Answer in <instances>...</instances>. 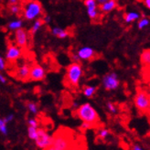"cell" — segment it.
<instances>
[{
  "mask_svg": "<svg viewBox=\"0 0 150 150\" xmlns=\"http://www.w3.org/2000/svg\"><path fill=\"white\" fill-rule=\"evenodd\" d=\"M50 146L56 150H72L73 138L68 130H59L52 137Z\"/></svg>",
  "mask_w": 150,
  "mask_h": 150,
  "instance_id": "cell-1",
  "label": "cell"
},
{
  "mask_svg": "<svg viewBox=\"0 0 150 150\" xmlns=\"http://www.w3.org/2000/svg\"><path fill=\"white\" fill-rule=\"evenodd\" d=\"M20 6L22 16L28 21L39 18L43 13L42 5L38 0H26Z\"/></svg>",
  "mask_w": 150,
  "mask_h": 150,
  "instance_id": "cell-2",
  "label": "cell"
},
{
  "mask_svg": "<svg viewBox=\"0 0 150 150\" xmlns=\"http://www.w3.org/2000/svg\"><path fill=\"white\" fill-rule=\"evenodd\" d=\"M77 116L82 122H85L94 127L99 123V115L96 110L89 103H85L80 105L77 109Z\"/></svg>",
  "mask_w": 150,
  "mask_h": 150,
  "instance_id": "cell-3",
  "label": "cell"
},
{
  "mask_svg": "<svg viewBox=\"0 0 150 150\" xmlns=\"http://www.w3.org/2000/svg\"><path fill=\"white\" fill-rule=\"evenodd\" d=\"M82 75H83V70L81 65L79 62H72L67 67L65 79L70 86L76 87L79 85Z\"/></svg>",
  "mask_w": 150,
  "mask_h": 150,
  "instance_id": "cell-4",
  "label": "cell"
},
{
  "mask_svg": "<svg viewBox=\"0 0 150 150\" xmlns=\"http://www.w3.org/2000/svg\"><path fill=\"white\" fill-rule=\"evenodd\" d=\"M134 103L140 112H146L150 108V95L144 91H139L134 95Z\"/></svg>",
  "mask_w": 150,
  "mask_h": 150,
  "instance_id": "cell-5",
  "label": "cell"
},
{
  "mask_svg": "<svg viewBox=\"0 0 150 150\" xmlns=\"http://www.w3.org/2000/svg\"><path fill=\"white\" fill-rule=\"evenodd\" d=\"M102 83L106 91H114L119 87L120 80L115 72H109L103 76Z\"/></svg>",
  "mask_w": 150,
  "mask_h": 150,
  "instance_id": "cell-6",
  "label": "cell"
},
{
  "mask_svg": "<svg viewBox=\"0 0 150 150\" xmlns=\"http://www.w3.org/2000/svg\"><path fill=\"white\" fill-rule=\"evenodd\" d=\"M52 137L43 128H38V136L34 140L38 147L45 149L50 146Z\"/></svg>",
  "mask_w": 150,
  "mask_h": 150,
  "instance_id": "cell-7",
  "label": "cell"
},
{
  "mask_svg": "<svg viewBox=\"0 0 150 150\" xmlns=\"http://www.w3.org/2000/svg\"><path fill=\"white\" fill-rule=\"evenodd\" d=\"M46 77V71L44 68L40 64H34L30 66V72H29V80L33 81H40Z\"/></svg>",
  "mask_w": 150,
  "mask_h": 150,
  "instance_id": "cell-8",
  "label": "cell"
},
{
  "mask_svg": "<svg viewBox=\"0 0 150 150\" xmlns=\"http://www.w3.org/2000/svg\"><path fill=\"white\" fill-rule=\"evenodd\" d=\"M76 54H77L80 61L88 62V61H92L93 59L95 58L96 52L93 48L84 46V47H81L76 51Z\"/></svg>",
  "mask_w": 150,
  "mask_h": 150,
  "instance_id": "cell-9",
  "label": "cell"
},
{
  "mask_svg": "<svg viewBox=\"0 0 150 150\" xmlns=\"http://www.w3.org/2000/svg\"><path fill=\"white\" fill-rule=\"evenodd\" d=\"M84 6L87 10V15L90 19L95 20L99 17L98 4L96 0H84Z\"/></svg>",
  "mask_w": 150,
  "mask_h": 150,
  "instance_id": "cell-10",
  "label": "cell"
},
{
  "mask_svg": "<svg viewBox=\"0 0 150 150\" xmlns=\"http://www.w3.org/2000/svg\"><path fill=\"white\" fill-rule=\"evenodd\" d=\"M14 40L15 43L19 48H25L27 47L28 42V34L27 30L24 28H20L18 30H16L14 33Z\"/></svg>",
  "mask_w": 150,
  "mask_h": 150,
  "instance_id": "cell-11",
  "label": "cell"
},
{
  "mask_svg": "<svg viewBox=\"0 0 150 150\" xmlns=\"http://www.w3.org/2000/svg\"><path fill=\"white\" fill-rule=\"evenodd\" d=\"M22 56V49L17 45H9L6 50V59L8 62H15Z\"/></svg>",
  "mask_w": 150,
  "mask_h": 150,
  "instance_id": "cell-12",
  "label": "cell"
},
{
  "mask_svg": "<svg viewBox=\"0 0 150 150\" xmlns=\"http://www.w3.org/2000/svg\"><path fill=\"white\" fill-rule=\"evenodd\" d=\"M29 72H30V65L28 63H24L18 68L16 71V76L20 81H26L29 80Z\"/></svg>",
  "mask_w": 150,
  "mask_h": 150,
  "instance_id": "cell-13",
  "label": "cell"
},
{
  "mask_svg": "<svg viewBox=\"0 0 150 150\" xmlns=\"http://www.w3.org/2000/svg\"><path fill=\"white\" fill-rule=\"evenodd\" d=\"M140 62L143 69L150 71V49H146L141 52Z\"/></svg>",
  "mask_w": 150,
  "mask_h": 150,
  "instance_id": "cell-14",
  "label": "cell"
},
{
  "mask_svg": "<svg viewBox=\"0 0 150 150\" xmlns=\"http://www.w3.org/2000/svg\"><path fill=\"white\" fill-rule=\"evenodd\" d=\"M117 6V2L116 0H109V1L100 5V11L102 13L107 14L115 10Z\"/></svg>",
  "mask_w": 150,
  "mask_h": 150,
  "instance_id": "cell-15",
  "label": "cell"
},
{
  "mask_svg": "<svg viewBox=\"0 0 150 150\" xmlns=\"http://www.w3.org/2000/svg\"><path fill=\"white\" fill-rule=\"evenodd\" d=\"M51 34L54 37L58 38V39L64 40L66 38H68L70 33L69 31L65 28H62L61 27H54L51 28Z\"/></svg>",
  "mask_w": 150,
  "mask_h": 150,
  "instance_id": "cell-16",
  "label": "cell"
},
{
  "mask_svg": "<svg viewBox=\"0 0 150 150\" xmlns=\"http://www.w3.org/2000/svg\"><path fill=\"white\" fill-rule=\"evenodd\" d=\"M23 20L20 19V18H16V19H13L11 21H9L7 23V28L9 29L11 31H16L18 30L20 28H23Z\"/></svg>",
  "mask_w": 150,
  "mask_h": 150,
  "instance_id": "cell-17",
  "label": "cell"
},
{
  "mask_svg": "<svg viewBox=\"0 0 150 150\" xmlns=\"http://www.w3.org/2000/svg\"><path fill=\"white\" fill-rule=\"evenodd\" d=\"M140 18V14L137 11H130L124 14V20L126 23H132Z\"/></svg>",
  "mask_w": 150,
  "mask_h": 150,
  "instance_id": "cell-18",
  "label": "cell"
},
{
  "mask_svg": "<svg viewBox=\"0 0 150 150\" xmlns=\"http://www.w3.org/2000/svg\"><path fill=\"white\" fill-rule=\"evenodd\" d=\"M97 88L95 86L93 85H87L83 87V90H82V93L87 98H92V97L95 94Z\"/></svg>",
  "mask_w": 150,
  "mask_h": 150,
  "instance_id": "cell-19",
  "label": "cell"
},
{
  "mask_svg": "<svg viewBox=\"0 0 150 150\" xmlns=\"http://www.w3.org/2000/svg\"><path fill=\"white\" fill-rule=\"evenodd\" d=\"M33 21L34 22L32 23V26H31V28H30V32L32 34H36L38 31L40 30V28L44 25V22H43L42 18H37V19H35Z\"/></svg>",
  "mask_w": 150,
  "mask_h": 150,
  "instance_id": "cell-20",
  "label": "cell"
},
{
  "mask_svg": "<svg viewBox=\"0 0 150 150\" xmlns=\"http://www.w3.org/2000/svg\"><path fill=\"white\" fill-rule=\"evenodd\" d=\"M27 107L29 112H31L33 115H37L38 112H39V107H38V104L34 102H29L27 104Z\"/></svg>",
  "mask_w": 150,
  "mask_h": 150,
  "instance_id": "cell-21",
  "label": "cell"
},
{
  "mask_svg": "<svg viewBox=\"0 0 150 150\" xmlns=\"http://www.w3.org/2000/svg\"><path fill=\"white\" fill-rule=\"evenodd\" d=\"M149 23H150L149 19L147 18L144 17V18H140L138 20V22H137V28L139 29H143V28H146L149 25Z\"/></svg>",
  "mask_w": 150,
  "mask_h": 150,
  "instance_id": "cell-22",
  "label": "cell"
},
{
  "mask_svg": "<svg viewBox=\"0 0 150 150\" xmlns=\"http://www.w3.org/2000/svg\"><path fill=\"white\" fill-rule=\"evenodd\" d=\"M28 136L31 140H35L37 136H38V128H35V127H31L28 126Z\"/></svg>",
  "mask_w": 150,
  "mask_h": 150,
  "instance_id": "cell-23",
  "label": "cell"
},
{
  "mask_svg": "<svg viewBox=\"0 0 150 150\" xmlns=\"http://www.w3.org/2000/svg\"><path fill=\"white\" fill-rule=\"evenodd\" d=\"M9 12L13 15H18L21 13V6L18 4H12L9 6Z\"/></svg>",
  "mask_w": 150,
  "mask_h": 150,
  "instance_id": "cell-24",
  "label": "cell"
},
{
  "mask_svg": "<svg viewBox=\"0 0 150 150\" xmlns=\"http://www.w3.org/2000/svg\"><path fill=\"white\" fill-rule=\"evenodd\" d=\"M0 133L3 134L4 136H6L7 133H8V130H7V127H6V123L2 118H0Z\"/></svg>",
  "mask_w": 150,
  "mask_h": 150,
  "instance_id": "cell-25",
  "label": "cell"
},
{
  "mask_svg": "<svg viewBox=\"0 0 150 150\" xmlns=\"http://www.w3.org/2000/svg\"><path fill=\"white\" fill-rule=\"evenodd\" d=\"M109 130L106 129V128H101L99 131H98V137L102 139H104V138H106L108 136H109Z\"/></svg>",
  "mask_w": 150,
  "mask_h": 150,
  "instance_id": "cell-26",
  "label": "cell"
},
{
  "mask_svg": "<svg viewBox=\"0 0 150 150\" xmlns=\"http://www.w3.org/2000/svg\"><path fill=\"white\" fill-rule=\"evenodd\" d=\"M106 106H107L108 111L110 112H112V114H116V112H117V107L115 106V103H112L111 102H108L107 104H106Z\"/></svg>",
  "mask_w": 150,
  "mask_h": 150,
  "instance_id": "cell-27",
  "label": "cell"
},
{
  "mask_svg": "<svg viewBox=\"0 0 150 150\" xmlns=\"http://www.w3.org/2000/svg\"><path fill=\"white\" fill-rule=\"evenodd\" d=\"M28 126L35 127V128H39V122H38V120L35 119V118H30V119H28Z\"/></svg>",
  "mask_w": 150,
  "mask_h": 150,
  "instance_id": "cell-28",
  "label": "cell"
},
{
  "mask_svg": "<svg viewBox=\"0 0 150 150\" xmlns=\"http://www.w3.org/2000/svg\"><path fill=\"white\" fill-rule=\"evenodd\" d=\"M6 68V59L0 55V71H5Z\"/></svg>",
  "mask_w": 150,
  "mask_h": 150,
  "instance_id": "cell-29",
  "label": "cell"
},
{
  "mask_svg": "<svg viewBox=\"0 0 150 150\" xmlns=\"http://www.w3.org/2000/svg\"><path fill=\"white\" fill-rule=\"evenodd\" d=\"M92 125L88 124V123H85V122H82V124L81 125V128L82 130H87V129H91L92 128Z\"/></svg>",
  "mask_w": 150,
  "mask_h": 150,
  "instance_id": "cell-30",
  "label": "cell"
},
{
  "mask_svg": "<svg viewBox=\"0 0 150 150\" xmlns=\"http://www.w3.org/2000/svg\"><path fill=\"white\" fill-rule=\"evenodd\" d=\"M4 120H5V122H6V123H9V122H12L13 120H14V115H13V114H10V115H8L6 116V117L4 118Z\"/></svg>",
  "mask_w": 150,
  "mask_h": 150,
  "instance_id": "cell-31",
  "label": "cell"
},
{
  "mask_svg": "<svg viewBox=\"0 0 150 150\" xmlns=\"http://www.w3.org/2000/svg\"><path fill=\"white\" fill-rule=\"evenodd\" d=\"M71 59H72V62H80V59H79V58H78V56L76 54V52L71 54Z\"/></svg>",
  "mask_w": 150,
  "mask_h": 150,
  "instance_id": "cell-32",
  "label": "cell"
},
{
  "mask_svg": "<svg viewBox=\"0 0 150 150\" xmlns=\"http://www.w3.org/2000/svg\"><path fill=\"white\" fill-rule=\"evenodd\" d=\"M42 20H43V22H44V24H49V23H50L51 18H50V16H45V17L42 18Z\"/></svg>",
  "mask_w": 150,
  "mask_h": 150,
  "instance_id": "cell-33",
  "label": "cell"
},
{
  "mask_svg": "<svg viewBox=\"0 0 150 150\" xmlns=\"http://www.w3.org/2000/svg\"><path fill=\"white\" fill-rule=\"evenodd\" d=\"M0 82H1L2 84H6V78L4 76L2 73H0Z\"/></svg>",
  "mask_w": 150,
  "mask_h": 150,
  "instance_id": "cell-34",
  "label": "cell"
},
{
  "mask_svg": "<svg viewBox=\"0 0 150 150\" xmlns=\"http://www.w3.org/2000/svg\"><path fill=\"white\" fill-rule=\"evenodd\" d=\"M142 2H143L144 6L146 7V8H148L150 10V0H142Z\"/></svg>",
  "mask_w": 150,
  "mask_h": 150,
  "instance_id": "cell-35",
  "label": "cell"
},
{
  "mask_svg": "<svg viewBox=\"0 0 150 150\" xmlns=\"http://www.w3.org/2000/svg\"><path fill=\"white\" fill-rule=\"evenodd\" d=\"M132 150H144V149L142 148L140 146H138V145H134V146H133Z\"/></svg>",
  "mask_w": 150,
  "mask_h": 150,
  "instance_id": "cell-36",
  "label": "cell"
},
{
  "mask_svg": "<svg viewBox=\"0 0 150 150\" xmlns=\"http://www.w3.org/2000/svg\"><path fill=\"white\" fill-rule=\"evenodd\" d=\"M107 1H109V0H96V2H97V4H98V5H102L103 3L107 2Z\"/></svg>",
  "mask_w": 150,
  "mask_h": 150,
  "instance_id": "cell-37",
  "label": "cell"
},
{
  "mask_svg": "<svg viewBox=\"0 0 150 150\" xmlns=\"http://www.w3.org/2000/svg\"><path fill=\"white\" fill-rule=\"evenodd\" d=\"M7 1H8V3L10 5H12V4H18V0H7Z\"/></svg>",
  "mask_w": 150,
  "mask_h": 150,
  "instance_id": "cell-38",
  "label": "cell"
},
{
  "mask_svg": "<svg viewBox=\"0 0 150 150\" xmlns=\"http://www.w3.org/2000/svg\"><path fill=\"white\" fill-rule=\"evenodd\" d=\"M43 150H56V149H54L53 147H51V146H50L49 147H47V148H45V149H43Z\"/></svg>",
  "mask_w": 150,
  "mask_h": 150,
  "instance_id": "cell-39",
  "label": "cell"
},
{
  "mask_svg": "<svg viewBox=\"0 0 150 150\" xmlns=\"http://www.w3.org/2000/svg\"><path fill=\"white\" fill-rule=\"evenodd\" d=\"M72 150H82V149H72Z\"/></svg>",
  "mask_w": 150,
  "mask_h": 150,
  "instance_id": "cell-40",
  "label": "cell"
}]
</instances>
